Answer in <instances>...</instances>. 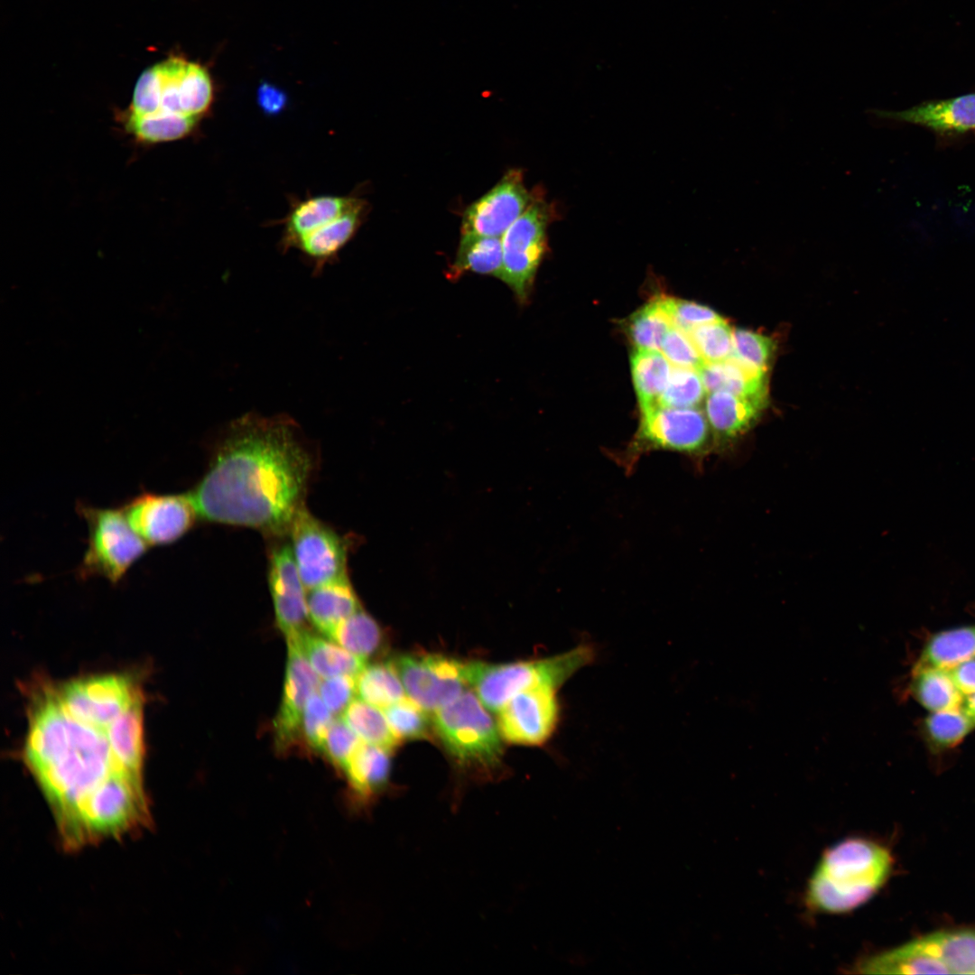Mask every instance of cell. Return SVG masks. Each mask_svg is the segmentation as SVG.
I'll return each instance as SVG.
<instances>
[{
  "instance_id": "836d02e7",
  "label": "cell",
  "mask_w": 975,
  "mask_h": 975,
  "mask_svg": "<svg viewBox=\"0 0 975 975\" xmlns=\"http://www.w3.org/2000/svg\"><path fill=\"white\" fill-rule=\"evenodd\" d=\"M122 122L125 129L137 141L154 144L171 142L190 135L200 119L175 116H138L124 112Z\"/></svg>"
},
{
  "instance_id": "d6a6232c",
  "label": "cell",
  "mask_w": 975,
  "mask_h": 975,
  "mask_svg": "<svg viewBox=\"0 0 975 975\" xmlns=\"http://www.w3.org/2000/svg\"><path fill=\"white\" fill-rule=\"evenodd\" d=\"M356 689L359 699L381 710L405 698L406 694L390 660L366 665L356 677Z\"/></svg>"
},
{
  "instance_id": "ac0fdd59",
  "label": "cell",
  "mask_w": 975,
  "mask_h": 975,
  "mask_svg": "<svg viewBox=\"0 0 975 975\" xmlns=\"http://www.w3.org/2000/svg\"><path fill=\"white\" fill-rule=\"evenodd\" d=\"M878 117L923 126L942 137L975 132V93L923 101L900 111L873 110Z\"/></svg>"
},
{
  "instance_id": "484cf974",
  "label": "cell",
  "mask_w": 975,
  "mask_h": 975,
  "mask_svg": "<svg viewBox=\"0 0 975 975\" xmlns=\"http://www.w3.org/2000/svg\"><path fill=\"white\" fill-rule=\"evenodd\" d=\"M855 969L868 974H950L944 963L930 954L918 939L865 959Z\"/></svg>"
},
{
  "instance_id": "b9f144b4",
  "label": "cell",
  "mask_w": 975,
  "mask_h": 975,
  "mask_svg": "<svg viewBox=\"0 0 975 975\" xmlns=\"http://www.w3.org/2000/svg\"><path fill=\"white\" fill-rule=\"evenodd\" d=\"M775 348L774 340L767 336L746 329L733 330L731 358L753 371L766 374Z\"/></svg>"
},
{
  "instance_id": "7a4b0ae2",
  "label": "cell",
  "mask_w": 975,
  "mask_h": 975,
  "mask_svg": "<svg viewBox=\"0 0 975 975\" xmlns=\"http://www.w3.org/2000/svg\"><path fill=\"white\" fill-rule=\"evenodd\" d=\"M106 731L70 715L51 687L32 700L24 757L66 849L88 845L98 803L114 779L143 778L116 761Z\"/></svg>"
},
{
  "instance_id": "5b68a950",
  "label": "cell",
  "mask_w": 975,
  "mask_h": 975,
  "mask_svg": "<svg viewBox=\"0 0 975 975\" xmlns=\"http://www.w3.org/2000/svg\"><path fill=\"white\" fill-rule=\"evenodd\" d=\"M593 658L591 645L581 644L543 659L497 664L479 661L464 663V675L486 709L498 711L525 690L541 685L559 689Z\"/></svg>"
},
{
  "instance_id": "44dd1931",
  "label": "cell",
  "mask_w": 975,
  "mask_h": 975,
  "mask_svg": "<svg viewBox=\"0 0 975 975\" xmlns=\"http://www.w3.org/2000/svg\"><path fill=\"white\" fill-rule=\"evenodd\" d=\"M307 607L311 623L326 637L361 608L348 578L307 590Z\"/></svg>"
},
{
  "instance_id": "7bdbcfd3",
  "label": "cell",
  "mask_w": 975,
  "mask_h": 975,
  "mask_svg": "<svg viewBox=\"0 0 975 975\" xmlns=\"http://www.w3.org/2000/svg\"><path fill=\"white\" fill-rule=\"evenodd\" d=\"M333 714L317 692L308 699L302 721V743L310 750L321 754Z\"/></svg>"
},
{
  "instance_id": "52a82bcc",
  "label": "cell",
  "mask_w": 975,
  "mask_h": 975,
  "mask_svg": "<svg viewBox=\"0 0 975 975\" xmlns=\"http://www.w3.org/2000/svg\"><path fill=\"white\" fill-rule=\"evenodd\" d=\"M78 511L88 533L79 577H101L117 583L145 553L148 544L131 526L123 509L79 504Z\"/></svg>"
},
{
  "instance_id": "f6af8a7d",
  "label": "cell",
  "mask_w": 975,
  "mask_h": 975,
  "mask_svg": "<svg viewBox=\"0 0 975 975\" xmlns=\"http://www.w3.org/2000/svg\"><path fill=\"white\" fill-rule=\"evenodd\" d=\"M660 351L675 367L700 370L705 361L687 332L672 327L665 335Z\"/></svg>"
},
{
  "instance_id": "6da1fadb",
  "label": "cell",
  "mask_w": 975,
  "mask_h": 975,
  "mask_svg": "<svg viewBox=\"0 0 975 975\" xmlns=\"http://www.w3.org/2000/svg\"><path fill=\"white\" fill-rule=\"evenodd\" d=\"M314 469L311 450L288 419L245 415L218 442L189 493L199 517L288 534Z\"/></svg>"
},
{
  "instance_id": "f1b7e54d",
  "label": "cell",
  "mask_w": 975,
  "mask_h": 975,
  "mask_svg": "<svg viewBox=\"0 0 975 975\" xmlns=\"http://www.w3.org/2000/svg\"><path fill=\"white\" fill-rule=\"evenodd\" d=\"M502 264L501 237L461 235L455 260L448 274L455 279L464 273L471 272L499 278Z\"/></svg>"
},
{
  "instance_id": "8fae6325",
  "label": "cell",
  "mask_w": 975,
  "mask_h": 975,
  "mask_svg": "<svg viewBox=\"0 0 975 975\" xmlns=\"http://www.w3.org/2000/svg\"><path fill=\"white\" fill-rule=\"evenodd\" d=\"M53 691L70 715L105 729L143 696L130 677L118 674L78 679L55 687Z\"/></svg>"
},
{
  "instance_id": "ffe728a7",
  "label": "cell",
  "mask_w": 975,
  "mask_h": 975,
  "mask_svg": "<svg viewBox=\"0 0 975 975\" xmlns=\"http://www.w3.org/2000/svg\"><path fill=\"white\" fill-rule=\"evenodd\" d=\"M359 200L355 197L320 195L296 202L284 220L283 246L296 247L306 236L341 216Z\"/></svg>"
},
{
  "instance_id": "60d3db41",
  "label": "cell",
  "mask_w": 975,
  "mask_h": 975,
  "mask_svg": "<svg viewBox=\"0 0 975 975\" xmlns=\"http://www.w3.org/2000/svg\"><path fill=\"white\" fill-rule=\"evenodd\" d=\"M705 363L729 359L733 351V330L723 320L698 326L687 332Z\"/></svg>"
},
{
  "instance_id": "2e32d148",
  "label": "cell",
  "mask_w": 975,
  "mask_h": 975,
  "mask_svg": "<svg viewBox=\"0 0 975 975\" xmlns=\"http://www.w3.org/2000/svg\"><path fill=\"white\" fill-rule=\"evenodd\" d=\"M288 656L282 701L274 720L277 751H290L302 743V721L309 697L318 691L321 678L311 666L296 639L286 637Z\"/></svg>"
},
{
  "instance_id": "7c38bea8",
  "label": "cell",
  "mask_w": 975,
  "mask_h": 975,
  "mask_svg": "<svg viewBox=\"0 0 975 975\" xmlns=\"http://www.w3.org/2000/svg\"><path fill=\"white\" fill-rule=\"evenodd\" d=\"M390 661L408 698L428 712H435L466 690L464 663L455 658L404 654Z\"/></svg>"
},
{
  "instance_id": "d6986e66",
  "label": "cell",
  "mask_w": 975,
  "mask_h": 975,
  "mask_svg": "<svg viewBox=\"0 0 975 975\" xmlns=\"http://www.w3.org/2000/svg\"><path fill=\"white\" fill-rule=\"evenodd\" d=\"M763 406L727 391L710 392L705 400V415L717 448L722 449L747 432L757 421Z\"/></svg>"
},
{
  "instance_id": "bcb514c9",
  "label": "cell",
  "mask_w": 975,
  "mask_h": 975,
  "mask_svg": "<svg viewBox=\"0 0 975 975\" xmlns=\"http://www.w3.org/2000/svg\"><path fill=\"white\" fill-rule=\"evenodd\" d=\"M673 327L685 332L722 319L712 309L696 302L673 297H663Z\"/></svg>"
},
{
  "instance_id": "d590c367",
  "label": "cell",
  "mask_w": 975,
  "mask_h": 975,
  "mask_svg": "<svg viewBox=\"0 0 975 975\" xmlns=\"http://www.w3.org/2000/svg\"><path fill=\"white\" fill-rule=\"evenodd\" d=\"M341 715L342 720L366 743L389 752L401 744L385 713L361 699H354Z\"/></svg>"
},
{
  "instance_id": "603a6c76",
  "label": "cell",
  "mask_w": 975,
  "mask_h": 975,
  "mask_svg": "<svg viewBox=\"0 0 975 975\" xmlns=\"http://www.w3.org/2000/svg\"><path fill=\"white\" fill-rule=\"evenodd\" d=\"M390 753L362 741L342 770L360 803L369 802L386 787L391 769Z\"/></svg>"
},
{
  "instance_id": "1f68e13d",
  "label": "cell",
  "mask_w": 975,
  "mask_h": 975,
  "mask_svg": "<svg viewBox=\"0 0 975 975\" xmlns=\"http://www.w3.org/2000/svg\"><path fill=\"white\" fill-rule=\"evenodd\" d=\"M918 940L950 973H975V929L937 932Z\"/></svg>"
},
{
  "instance_id": "e575fe53",
  "label": "cell",
  "mask_w": 975,
  "mask_h": 975,
  "mask_svg": "<svg viewBox=\"0 0 975 975\" xmlns=\"http://www.w3.org/2000/svg\"><path fill=\"white\" fill-rule=\"evenodd\" d=\"M327 638L367 660L381 647L383 632L377 622L360 608L337 626Z\"/></svg>"
},
{
  "instance_id": "9a60e30c",
  "label": "cell",
  "mask_w": 975,
  "mask_h": 975,
  "mask_svg": "<svg viewBox=\"0 0 975 975\" xmlns=\"http://www.w3.org/2000/svg\"><path fill=\"white\" fill-rule=\"evenodd\" d=\"M520 169L508 170L487 193L469 205L461 221V235L501 237L530 204Z\"/></svg>"
},
{
  "instance_id": "f907efd6",
  "label": "cell",
  "mask_w": 975,
  "mask_h": 975,
  "mask_svg": "<svg viewBox=\"0 0 975 975\" xmlns=\"http://www.w3.org/2000/svg\"><path fill=\"white\" fill-rule=\"evenodd\" d=\"M961 707L975 725V693L966 696Z\"/></svg>"
},
{
  "instance_id": "d4e9b609",
  "label": "cell",
  "mask_w": 975,
  "mask_h": 975,
  "mask_svg": "<svg viewBox=\"0 0 975 975\" xmlns=\"http://www.w3.org/2000/svg\"><path fill=\"white\" fill-rule=\"evenodd\" d=\"M366 202L360 200L349 210L316 229L296 246L317 268L331 260L354 237L361 225Z\"/></svg>"
},
{
  "instance_id": "ab89813d",
  "label": "cell",
  "mask_w": 975,
  "mask_h": 975,
  "mask_svg": "<svg viewBox=\"0 0 975 975\" xmlns=\"http://www.w3.org/2000/svg\"><path fill=\"white\" fill-rule=\"evenodd\" d=\"M706 392L698 370L674 367L658 405L674 408L697 407Z\"/></svg>"
},
{
  "instance_id": "3957f363",
  "label": "cell",
  "mask_w": 975,
  "mask_h": 975,
  "mask_svg": "<svg viewBox=\"0 0 975 975\" xmlns=\"http://www.w3.org/2000/svg\"><path fill=\"white\" fill-rule=\"evenodd\" d=\"M892 858L883 846L850 838L827 850L809 880L807 902L831 914L847 913L866 903L886 882Z\"/></svg>"
},
{
  "instance_id": "4316f807",
  "label": "cell",
  "mask_w": 975,
  "mask_h": 975,
  "mask_svg": "<svg viewBox=\"0 0 975 975\" xmlns=\"http://www.w3.org/2000/svg\"><path fill=\"white\" fill-rule=\"evenodd\" d=\"M289 636L296 639L305 658L321 679L338 675L357 677L367 665V660L309 629Z\"/></svg>"
},
{
  "instance_id": "83f0119b",
  "label": "cell",
  "mask_w": 975,
  "mask_h": 975,
  "mask_svg": "<svg viewBox=\"0 0 975 975\" xmlns=\"http://www.w3.org/2000/svg\"><path fill=\"white\" fill-rule=\"evenodd\" d=\"M630 366L641 412L658 405L672 374L671 363L658 349L636 348Z\"/></svg>"
},
{
  "instance_id": "681fc988",
  "label": "cell",
  "mask_w": 975,
  "mask_h": 975,
  "mask_svg": "<svg viewBox=\"0 0 975 975\" xmlns=\"http://www.w3.org/2000/svg\"><path fill=\"white\" fill-rule=\"evenodd\" d=\"M948 672L964 697L975 693V657L957 664Z\"/></svg>"
},
{
  "instance_id": "277c9868",
  "label": "cell",
  "mask_w": 975,
  "mask_h": 975,
  "mask_svg": "<svg viewBox=\"0 0 975 975\" xmlns=\"http://www.w3.org/2000/svg\"><path fill=\"white\" fill-rule=\"evenodd\" d=\"M214 99L209 70L200 63L172 56L147 68L138 78L125 112L138 116H182L200 119Z\"/></svg>"
},
{
  "instance_id": "cb8c5ba5",
  "label": "cell",
  "mask_w": 975,
  "mask_h": 975,
  "mask_svg": "<svg viewBox=\"0 0 975 975\" xmlns=\"http://www.w3.org/2000/svg\"><path fill=\"white\" fill-rule=\"evenodd\" d=\"M699 372L708 393L730 392L765 407L767 398L766 374L753 371L733 358L717 363H705Z\"/></svg>"
},
{
  "instance_id": "7dc6e473",
  "label": "cell",
  "mask_w": 975,
  "mask_h": 975,
  "mask_svg": "<svg viewBox=\"0 0 975 975\" xmlns=\"http://www.w3.org/2000/svg\"><path fill=\"white\" fill-rule=\"evenodd\" d=\"M317 692L333 715H341L357 694L356 677L338 675L323 678Z\"/></svg>"
},
{
  "instance_id": "4fadbf2b",
  "label": "cell",
  "mask_w": 975,
  "mask_h": 975,
  "mask_svg": "<svg viewBox=\"0 0 975 975\" xmlns=\"http://www.w3.org/2000/svg\"><path fill=\"white\" fill-rule=\"evenodd\" d=\"M123 511L134 530L148 545H166L185 535L199 516L190 493L144 492Z\"/></svg>"
},
{
  "instance_id": "4dcf8cb0",
  "label": "cell",
  "mask_w": 975,
  "mask_h": 975,
  "mask_svg": "<svg viewBox=\"0 0 975 975\" xmlns=\"http://www.w3.org/2000/svg\"><path fill=\"white\" fill-rule=\"evenodd\" d=\"M975 657V625L943 630L933 635L917 664L949 670Z\"/></svg>"
},
{
  "instance_id": "f546056e",
  "label": "cell",
  "mask_w": 975,
  "mask_h": 975,
  "mask_svg": "<svg viewBox=\"0 0 975 975\" xmlns=\"http://www.w3.org/2000/svg\"><path fill=\"white\" fill-rule=\"evenodd\" d=\"M910 688L915 699L930 712L960 708L965 699L948 670L917 664L912 673Z\"/></svg>"
},
{
  "instance_id": "5bb4252c",
  "label": "cell",
  "mask_w": 975,
  "mask_h": 975,
  "mask_svg": "<svg viewBox=\"0 0 975 975\" xmlns=\"http://www.w3.org/2000/svg\"><path fill=\"white\" fill-rule=\"evenodd\" d=\"M557 690L541 685L525 690L511 698L497 712V729L508 743L538 746L546 742L556 729L560 706Z\"/></svg>"
},
{
  "instance_id": "30bf717a",
  "label": "cell",
  "mask_w": 975,
  "mask_h": 975,
  "mask_svg": "<svg viewBox=\"0 0 975 975\" xmlns=\"http://www.w3.org/2000/svg\"><path fill=\"white\" fill-rule=\"evenodd\" d=\"M710 432L705 413L697 407L656 405L641 412L639 429L629 455L635 460L650 450L702 455L709 449Z\"/></svg>"
},
{
  "instance_id": "74e56055",
  "label": "cell",
  "mask_w": 975,
  "mask_h": 975,
  "mask_svg": "<svg viewBox=\"0 0 975 975\" xmlns=\"http://www.w3.org/2000/svg\"><path fill=\"white\" fill-rule=\"evenodd\" d=\"M975 729L962 707L931 712L924 720V735L938 749L952 748Z\"/></svg>"
},
{
  "instance_id": "8d00e7d4",
  "label": "cell",
  "mask_w": 975,
  "mask_h": 975,
  "mask_svg": "<svg viewBox=\"0 0 975 975\" xmlns=\"http://www.w3.org/2000/svg\"><path fill=\"white\" fill-rule=\"evenodd\" d=\"M673 327L665 308L664 298L659 297L634 313L628 322V334L636 348L658 349Z\"/></svg>"
},
{
  "instance_id": "c3c4849f",
  "label": "cell",
  "mask_w": 975,
  "mask_h": 975,
  "mask_svg": "<svg viewBox=\"0 0 975 975\" xmlns=\"http://www.w3.org/2000/svg\"><path fill=\"white\" fill-rule=\"evenodd\" d=\"M256 100L260 109L266 116H276L286 107L288 97L282 88L264 82L257 89Z\"/></svg>"
},
{
  "instance_id": "9c48e42d",
  "label": "cell",
  "mask_w": 975,
  "mask_h": 975,
  "mask_svg": "<svg viewBox=\"0 0 975 975\" xmlns=\"http://www.w3.org/2000/svg\"><path fill=\"white\" fill-rule=\"evenodd\" d=\"M289 543L306 590L348 578L347 543L302 506L289 531Z\"/></svg>"
},
{
  "instance_id": "7402d4cb",
  "label": "cell",
  "mask_w": 975,
  "mask_h": 975,
  "mask_svg": "<svg viewBox=\"0 0 975 975\" xmlns=\"http://www.w3.org/2000/svg\"><path fill=\"white\" fill-rule=\"evenodd\" d=\"M107 737L116 761L127 771L143 776L144 698L136 699L107 729Z\"/></svg>"
},
{
  "instance_id": "f35d334b",
  "label": "cell",
  "mask_w": 975,
  "mask_h": 975,
  "mask_svg": "<svg viewBox=\"0 0 975 975\" xmlns=\"http://www.w3.org/2000/svg\"><path fill=\"white\" fill-rule=\"evenodd\" d=\"M426 712L406 697L384 709L387 722L400 742L430 737V721Z\"/></svg>"
},
{
  "instance_id": "8992f818",
  "label": "cell",
  "mask_w": 975,
  "mask_h": 975,
  "mask_svg": "<svg viewBox=\"0 0 975 975\" xmlns=\"http://www.w3.org/2000/svg\"><path fill=\"white\" fill-rule=\"evenodd\" d=\"M433 729L464 772L490 778L501 767L500 734L477 695L465 690L434 712Z\"/></svg>"
},
{
  "instance_id": "ee69618b",
  "label": "cell",
  "mask_w": 975,
  "mask_h": 975,
  "mask_svg": "<svg viewBox=\"0 0 975 975\" xmlns=\"http://www.w3.org/2000/svg\"><path fill=\"white\" fill-rule=\"evenodd\" d=\"M363 740L341 719L333 720L321 754L341 771Z\"/></svg>"
},
{
  "instance_id": "ba28073f",
  "label": "cell",
  "mask_w": 975,
  "mask_h": 975,
  "mask_svg": "<svg viewBox=\"0 0 975 975\" xmlns=\"http://www.w3.org/2000/svg\"><path fill=\"white\" fill-rule=\"evenodd\" d=\"M558 217L554 203L546 200L541 189L523 214L501 237L503 264L499 279L526 302L536 271L548 250L547 229Z\"/></svg>"
},
{
  "instance_id": "e0dca14e",
  "label": "cell",
  "mask_w": 975,
  "mask_h": 975,
  "mask_svg": "<svg viewBox=\"0 0 975 975\" xmlns=\"http://www.w3.org/2000/svg\"><path fill=\"white\" fill-rule=\"evenodd\" d=\"M268 583L275 622L284 636L308 630L311 621L307 590L298 573L289 543H280L270 551Z\"/></svg>"
}]
</instances>
